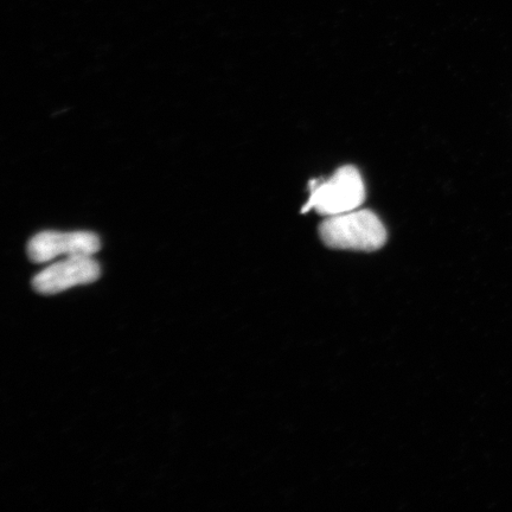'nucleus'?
<instances>
[{
  "label": "nucleus",
  "instance_id": "1",
  "mask_svg": "<svg viewBox=\"0 0 512 512\" xmlns=\"http://www.w3.org/2000/svg\"><path fill=\"white\" fill-rule=\"evenodd\" d=\"M319 235L326 246L341 251L375 252L387 242V230L380 217L366 209L325 217Z\"/></svg>",
  "mask_w": 512,
  "mask_h": 512
},
{
  "label": "nucleus",
  "instance_id": "2",
  "mask_svg": "<svg viewBox=\"0 0 512 512\" xmlns=\"http://www.w3.org/2000/svg\"><path fill=\"white\" fill-rule=\"evenodd\" d=\"M309 201L302 213L315 210L320 216L330 217L360 208L366 200L363 178L354 166L339 168L323 182L313 179L309 185Z\"/></svg>",
  "mask_w": 512,
  "mask_h": 512
},
{
  "label": "nucleus",
  "instance_id": "3",
  "mask_svg": "<svg viewBox=\"0 0 512 512\" xmlns=\"http://www.w3.org/2000/svg\"><path fill=\"white\" fill-rule=\"evenodd\" d=\"M101 268L92 256H68L32 279V287L41 294H57L69 288L92 284L100 278Z\"/></svg>",
  "mask_w": 512,
  "mask_h": 512
},
{
  "label": "nucleus",
  "instance_id": "4",
  "mask_svg": "<svg viewBox=\"0 0 512 512\" xmlns=\"http://www.w3.org/2000/svg\"><path fill=\"white\" fill-rule=\"evenodd\" d=\"M101 248L99 236L92 232L38 233L28 243V255L32 262L44 264L60 255L93 256Z\"/></svg>",
  "mask_w": 512,
  "mask_h": 512
}]
</instances>
